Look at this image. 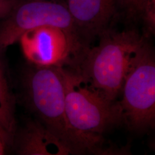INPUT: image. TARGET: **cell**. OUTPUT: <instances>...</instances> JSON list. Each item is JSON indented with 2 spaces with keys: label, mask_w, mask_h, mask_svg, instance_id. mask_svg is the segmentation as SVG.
I'll use <instances>...</instances> for the list:
<instances>
[{
  "label": "cell",
  "mask_w": 155,
  "mask_h": 155,
  "mask_svg": "<svg viewBox=\"0 0 155 155\" xmlns=\"http://www.w3.org/2000/svg\"><path fill=\"white\" fill-rule=\"evenodd\" d=\"M28 107L55 138L65 155H114L115 147H106L103 136L78 133L70 125L65 109V92L61 67L29 64L22 78Z\"/></svg>",
  "instance_id": "6da1fadb"
},
{
  "label": "cell",
  "mask_w": 155,
  "mask_h": 155,
  "mask_svg": "<svg viewBox=\"0 0 155 155\" xmlns=\"http://www.w3.org/2000/svg\"><path fill=\"white\" fill-rule=\"evenodd\" d=\"M99 38L98 45L86 51L74 70L90 87L114 101L121 93L132 57L147 37L135 29L109 28Z\"/></svg>",
  "instance_id": "7a4b0ae2"
},
{
  "label": "cell",
  "mask_w": 155,
  "mask_h": 155,
  "mask_svg": "<svg viewBox=\"0 0 155 155\" xmlns=\"http://www.w3.org/2000/svg\"><path fill=\"white\" fill-rule=\"evenodd\" d=\"M61 71L67 117L74 130L86 136H103L124 125L119 101L105 98L72 68L61 66Z\"/></svg>",
  "instance_id": "3957f363"
},
{
  "label": "cell",
  "mask_w": 155,
  "mask_h": 155,
  "mask_svg": "<svg viewBox=\"0 0 155 155\" xmlns=\"http://www.w3.org/2000/svg\"><path fill=\"white\" fill-rule=\"evenodd\" d=\"M119 101L124 125L144 134L155 126V57L147 38L133 55Z\"/></svg>",
  "instance_id": "277c9868"
},
{
  "label": "cell",
  "mask_w": 155,
  "mask_h": 155,
  "mask_svg": "<svg viewBox=\"0 0 155 155\" xmlns=\"http://www.w3.org/2000/svg\"><path fill=\"white\" fill-rule=\"evenodd\" d=\"M44 26L63 29L85 50L66 5L54 0H20L0 23V51L16 43L23 33Z\"/></svg>",
  "instance_id": "5b68a950"
},
{
  "label": "cell",
  "mask_w": 155,
  "mask_h": 155,
  "mask_svg": "<svg viewBox=\"0 0 155 155\" xmlns=\"http://www.w3.org/2000/svg\"><path fill=\"white\" fill-rule=\"evenodd\" d=\"M18 41L29 64L35 66H75L84 52L68 33L54 27L32 29Z\"/></svg>",
  "instance_id": "8992f818"
},
{
  "label": "cell",
  "mask_w": 155,
  "mask_h": 155,
  "mask_svg": "<svg viewBox=\"0 0 155 155\" xmlns=\"http://www.w3.org/2000/svg\"><path fill=\"white\" fill-rule=\"evenodd\" d=\"M120 0H67V6L84 48L110 28Z\"/></svg>",
  "instance_id": "52a82bcc"
},
{
  "label": "cell",
  "mask_w": 155,
  "mask_h": 155,
  "mask_svg": "<svg viewBox=\"0 0 155 155\" xmlns=\"http://www.w3.org/2000/svg\"><path fill=\"white\" fill-rule=\"evenodd\" d=\"M17 154L64 155L61 145L39 121L30 120L18 134Z\"/></svg>",
  "instance_id": "ba28073f"
},
{
  "label": "cell",
  "mask_w": 155,
  "mask_h": 155,
  "mask_svg": "<svg viewBox=\"0 0 155 155\" xmlns=\"http://www.w3.org/2000/svg\"><path fill=\"white\" fill-rule=\"evenodd\" d=\"M15 100L0 60V130L12 139L16 128Z\"/></svg>",
  "instance_id": "9c48e42d"
},
{
  "label": "cell",
  "mask_w": 155,
  "mask_h": 155,
  "mask_svg": "<svg viewBox=\"0 0 155 155\" xmlns=\"http://www.w3.org/2000/svg\"><path fill=\"white\" fill-rule=\"evenodd\" d=\"M119 5L124 9L129 19L141 20L146 27V36L154 33L155 0H120Z\"/></svg>",
  "instance_id": "30bf717a"
},
{
  "label": "cell",
  "mask_w": 155,
  "mask_h": 155,
  "mask_svg": "<svg viewBox=\"0 0 155 155\" xmlns=\"http://www.w3.org/2000/svg\"><path fill=\"white\" fill-rule=\"evenodd\" d=\"M20 0H0V20L8 16Z\"/></svg>",
  "instance_id": "8fae6325"
},
{
  "label": "cell",
  "mask_w": 155,
  "mask_h": 155,
  "mask_svg": "<svg viewBox=\"0 0 155 155\" xmlns=\"http://www.w3.org/2000/svg\"><path fill=\"white\" fill-rule=\"evenodd\" d=\"M11 139L4 132L0 130V155L5 153L8 145Z\"/></svg>",
  "instance_id": "7c38bea8"
}]
</instances>
